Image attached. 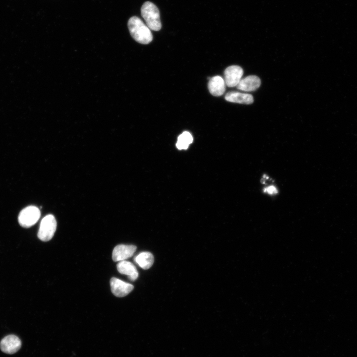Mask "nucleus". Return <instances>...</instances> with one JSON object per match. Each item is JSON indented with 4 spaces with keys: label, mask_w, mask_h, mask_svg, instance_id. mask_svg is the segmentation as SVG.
<instances>
[{
    "label": "nucleus",
    "mask_w": 357,
    "mask_h": 357,
    "mask_svg": "<svg viewBox=\"0 0 357 357\" xmlns=\"http://www.w3.org/2000/svg\"><path fill=\"white\" fill-rule=\"evenodd\" d=\"M127 26L131 36L136 42L147 44L152 41L153 36L150 29L139 17L135 16L130 17Z\"/></svg>",
    "instance_id": "f257e3e1"
},
{
    "label": "nucleus",
    "mask_w": 357,
    "mask_h": 357,
    "mask_svg": "<svg viewBox=\"0 0 357 357\" xmlns=\"http://www.w3.org/2000/svg\"><path fill=\"white\" fill-rule=\"evenodd\" d=\"M141 14L150 29L158 31L162 27L158 7L150 1L145 2L141 8Z\"/></svg>",
    "instance_id": "f03ea898"
},
{
    "label": "nucleus",
    "mask_w": 357,
    "mask_h": 357,
    "mask_svg": "<svg viewBox=\"0 0 357 357\" xmlns=\"http://www.w3.org/2000/svg\"><path fill=\"white\" fill-rule=\"evenodd\" d=\"M57 228V221L51 214L46 216L42 220L38 232V238L44 241L50 240L53 237Z\"/></svg>",
    "instance_id": "7ed1b4c3"
},
{
    "label": "nucleus",
    "mask_w": 357,
    "mask_h": 357,
    "mask_svg": "<svg viewBox=\"0 0 357 357\" xmlns=\"http://www.w3.org/2000/svg\"><path fill=\"white\" fill-rule=\"evenodd\" d=\"M40 214L38 207L34 206H28L20 212L18 217L19 224L24 228H29L37 222Z\"/></svg>",
    "instance_id": "20e7f679"
},
{
    "label": "nucleus",
    "mask_w": 357,
    "mask_h": 357,
    "mask_svg": "<svg viewBox=\"0 0 357 357\" xmlns=\"http://www.w3.org/2000/svg\"><path fill=\"white\" fill-rule=\"evenodd\" d=\"M243 73V69L239 66L231 65L228 67L224 71L226 84L230 87L237 86L241 80Z\"/></svg>",
    "instance_id": "39448f33"
},
{
    "label": "nucleus",
    "mask_w": 357,
    "mask_h": 357,
    "mask_svg": "<svg viewBox=\"0 0 357 357\" xmlns=\"http://www.w3.org/2000/svg\"><path fill=\"white\" fill-rule=\"evenodd\" d=\"M21 342L20 339L14 335H8L4 337L0 342V348L3 352L13 354L21 348Z\"/></svg>",
    "instance_id": "423d86ee"
},
{
    "label": "nucleus",
    "mask_w": 357,
    "mask_h": 357,
    "mask_svg": "<svg viewBox=\"0 0 357 357\" xmlns=\"http://www.w3.org/2000/svg\"><path fill=\"white\" fill-rule=\"evenodd\" d=\"M110 286L112 292L117 297L126 296L134 288L132 285L115 277L111 278Z\"/></svg>",
    "instance_id": "0eeeda50"
},
{
    "label": "nucleus",
    "mask_w": 357,
    "mask_h": 357,
    "mask_svg": "<svg viewBox=\"0 0 357 357\" xmlns=\"http://www.w3.org/2000/svg\"><path fill=\"white\" fill-rule=\"evenodd\" d=\"M136 249V246L133 245H118L114 248L113 251V260L114 261L119 262L125 260L133 255Z\"/></svg>",
    "instance_id": "6e6552de"
},
{
    "label": "nucleus",
    "mask_w": 357,
    "mask_h": 357,
    "mask_svg": "<svg viewBox=\"0 0 357 357\" xmlns=\"http://www.w3.org/2000/svg\"><path fill=\"white\" fill-rule=\"evenodd\" d=\"M261 84L260 78L255 75H249L241 79L237 86V89L246 92L254 91Z\"/></svg>",
    "instance_id": "1a4fd4ad"
},
{
    "label": "nucleus",
    "mask_w": 357,
    "mask_h": 357,
    "mask_svg": "<svg viewBox=\"0 0 357 357\" xmlns=\"http://www.w3.org/2000/svg\"><path fill=\"white\" fill-rule=\"evenodd\" d=\"M226 83L224 79L220 76L210 78L208 84L209 92L213 96H220L225 91Z\"/></svg>",
    "instance_id": "9d476101"
},
{
    "label": "nucleus",
    "mask_w": 357,
    "mask_h": 357,
    "mask_svg": "<svg viewBox=\"0 0 357 357\" xmlns=\"http://www.w3.org/2000/svg\"><path fill=\"white\" fill-rule=\"evenodd\" d=\"M118 271L122 274L128 276L132 281L136 280L138 277V272L135 266L130 262L123 260L119 261L117 264Z\"/></svg>",
    "instance_id": "9b49d317"
},
{
    "label": "nucleus",
    "mask_w": 357,
    "mask_h": 357,
    "mask_svg": "<svg viewBox=\"0 0 357 357\" xmlns=\"http://www.w3.org/2000/svg\"><path fill=\"white\" fill-rule=\"evenodd\" d=\"M225 98L227 101L239 104H250L253 102V98L251 94L237 91L228 92Z\"/></svg>",
    "instance_id": "f8f14e48"
},
{
    "label": "nucleus",
    "mask_w": 357,
    "mask_h": 357,
    "mask_svg": "<svg viewBox=\"0 0 357 357\" xmlns=\"http://www.w3.org/2000/svg\"><path fill=\"white\" fill-rule=\"evenodd\" d=\"M134 261L141 268L146 270L153 265L154 256L149 252H142L135 256Z\"/></svg>",
    "instance_id": "ddd939ff"
},
{
    "label": "nucleus",
    "mask_w": 357,
    "mask_h": 357,
    "mask_svg": "<svg viewBox=\"0 0 357 357\" xmlns=\"http://www.w3.org/2000/svg\"><path fill=\"white\" fill-rule=\"evenodd\" d=\"M192 141L191 134L188 131H184L178 136L176 146L179 149H186Z\"/></svg>",
    "instance_id": "4468645a"
},
{
    "label": "nucleus",
    "mask_w": 357,
    "mask_h": 357,
    "mask_svg": "<svg viewBox=\"0 0 357 357\" xmlns=\"http://www.w3.org/2000/svg\"><path fill=\"white\" fill-rule=\"evenodd\" d=\"M264 191L270 194H274L277 193V188L274 186H270L267 188H265Z\"/></svg>",
    "instance_id": "2eb2a0df"
}]
</instances>
